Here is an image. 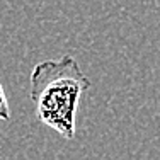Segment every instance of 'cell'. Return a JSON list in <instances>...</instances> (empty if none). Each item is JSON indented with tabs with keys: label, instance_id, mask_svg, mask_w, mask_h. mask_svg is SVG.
Returning <instances> with one entry per match:
<instances>
[{
	"label": "cell",
	"instance_id": "1",
	"mask_svg": "<svg viewBox=\"0 0 160 160\" xmlns=\"http://www.w3.org/2000/svg\"><path fill=\"white\" fill-rule=\"evenodd\" d=\"M89 87V77L73 56L63 55L38 63L31 72V101L38 121L72 140L80 97Z\"/></svg>",
	"mask_w": 160,
	"mask_h": 160
},
{
	"label": "cell",
	"instance_id": "2",
	"mask_svg": "<svg viewBox=\"0 0 160 160\" xmlns=\"http://www.w3.org/2000/svg\"><path fill=\"white\" fill-rule=\"evenodd\" d=\"M0 119L2 121H9L10 119L9 101H7V96H5V90H3L2 83H0Z\"/></svg>",
	"mask_w": 160,
	"mask_h": 160
}]
</instances>
